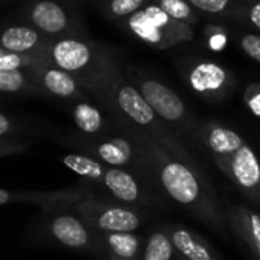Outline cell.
Masks as SVG:
<instances>
[{
	"instance_id": "1",
	"label": "cell",
	"mask_w": 260,
	"mask_h": 260,
	"mask_svg": "<svg viewBox=\"0 0 260 260\" xmlns=\"http://www.w3.org/2000/svg\"><path fill=\"white\" fill-rule=\"evenodd\" d=\"M83 87L98 98L103 107L115 118L119 128L141 130L178 159L198 166L179 138L156 116L140 90L128 81L113 51H110L103 66Z\"/></svg>"
},
{
	"instance_id": "2",
	"label": "cell",
	"mask_w": 260,
	"mask_h": 260,
	"mask_svg": "<svg viewBox=\"0 0 260 260\" xmlns=\"http://www.w3.org/2000/svg\"><path fill=\"white\" fill-rule=\"evenodd\" d=\"M134 130L143 143L155 184L161 187L170 201L188 211L193 217L216 233L226 236L230 228L225 210L205 176L199 172V167L178 159L152 137L141 130Z\"/></svg>"
},
{
	"instance_id": "3",
	"label": "cell",
	"mask_w": 260,
	"mask_h": 260,
	"mask_svg": "<svg viewBox=\"0 0 260 260\" xmlns=\"http://www.w3.org/2000/svg\"><path fill=\"white\" fill-rule=\"evenodd\" d=\"M61 161L78 176L86 178L87 181L101 187L110 196V199L116 202L138 208H149L162 204V201L144 185L141 178L128 170L103 164L101 161L80 153L66 155Z\"/></svg>"
},
{
	"instance_id": "4",
	"label": "cell",
	"mask_w": 260,
	"mask_h": 260,
	"mask_svg": "<svg viewBox=\"0 0 260 260\" xmlns=\"http://www.w3.org/2000/svg\"><path fill=\"white\" fill-rule=\"evenodd\" d=\"M124 72L128 81L140 90V93L156 113V116L175 135L188 134L196 135L198 138L199 125L194 122L193 115L184 100L172 87L135 66L124 68Z\"/></svg>"
},
{
	"instance_id": "5",
	"label": "cell",
	"mask_w": 260,
	"mask_h": 260,
	"mask_svg": "<svg viewBox=\"0 0 260 260\" xmlns=\"http://www.w3.org/2000/svg\"><path fill=\"white\" fill-rule=\"evenodd\" d=\"M118 26L138 42L161 51L191 42L194 37L193 26L170 17L153 4H147L134 16L119 22Z\"/></svg>"
},
{
	"instance_id": "6",
	"label": "cell",
	"mask_w": 260,
	"mask_h": 260,
	"mask_svg": "<svg viewBox=\"0 0 260 260\" xmlns=\"http://www.w3.org/2000/svg\"><path fill=\"white\" fill-rule=\"evenodd\" d=\"M110 51L89 37H69L52 40L46 58L54 66L74 75L84 86L103 66Z\"/></svg>"
},
{
	"instance_id": "7",
	"label": "cell",
	"mask_w": 260,
	"mask_h": 260,
	"mask_svg": "<svg viewBox=\"0 0 260 260\" xmlns=\"http://www.w3.org/2000/svg\"><path fill=\"white\" fill-rule=\"evenodd\" d=\"M22 16L23 23L36 28L51 40L87 37L75 7L61 0H25Z\"/></svg>"
},
{
	"instance_id": "8",
	"label": "cell",
	"mask_w": 260,
	"mask_h": 260,
	"mask_svg": "<svg viewBox=\"0 0 260 260\" xmlns=\"http://www.w3.org/2000/svg\"><path fill=\"white\" fill-rule=\"evenodd\" d=\"M178 68L190 90L207 103H225L236 89L234 74L217 61L190 58L179 63Z\"/></svg>"
},
{
	"instance_id": "9",
	"label": "cell",
	"mask_w": 260,
	"mask_h": 260,
	"mask_svg": "<svg viewBox=\"0 0 260 260\" xmlns=\"http://www.w3.org/2000/svg\"><path fill=\"white\" fill-rule=\"evenodd\" d=\"M77 211L83 220L100 233L138 231L146 220L143 208L96 196L80 201Z\"/></svg>"
},
{
	"instance_id": "10",
	"label": "cell",
	"mask_w": 260,
	"mask_h": 260,
	"mask_svg": "<svg viewBox=\"0 0 260 260\" xmlns=\"http://www.w3.org/2000/svg\"><path fill=\"white\" fill-rule=\"evenodd\" d=\"M219 170L249 202L260 205V158L248 143L231 155Z\"/></svg>"
},
{
	"instance_id": "11",
	"label": "cell",
	"mask_w": 260,
	"mask_h": 260,
	"mask_svg": "<svg viewBox=\"0 0 260 260\" xmlns=\"http://www.w3.org/2000/svg\"><path fill=\"white\" fill-rule=\"evenodd\" d=\"M54 237L69 248L77 249H96L104 255L101 233L92 228L86 220L72 214L57 216L51 223Z\"/></svg>"
},
{
	"instance_id": "12",
	"label": "cell",
	"mask_w": 260,
	"mask_h": 260,
	"mask_svg": "<svg viewBox=\"0 0 260 260\" xmlns=\"http://www.w3.org/2000/svg\"><path fill=\"white\" fill-rule=\"evenodd\" d=\"M51 42L28 23L0 26V48L13 54L46 58Z\"/></svg>"
},
{
	"instance_id": "13",
	"label": "cell",
	"mask_w": 260,
	"mask_h": 260,
	"mask_svg": "<svg viewBox=\"0 0 260 260\" xmlns=\"http://www.w3.org/2000/svg\"><path fill=\"white\" fill-rule=\"evenodd\" d=\"M198 140L211 153L217 169H220L226 159L234 155L246 141L236 132L219 121H205L199 125Z\"/></svg>"
},
{
	"instance_id": "14",
	"label": "cell",
	"mask_w": 260,
	"mask_h": 260,
	"mask_svg": "<svg viewBox=\"0 0 260 260\" xmlns=\"http://www.w3.org/2000/svg\"><path fill=\"white\" fill-rule=\"evenodd\" d=\"M230 231L260 260V213L246 205H228L225 210Z\"/></svg>"
},
{
	"instance_id": "15",
	"label": "cell",
	"mask_w": 260,
	"mask_h": 260,
	"mask_svg": "<svg viewBox=\"0 0 260 260\" xmlns=\"http://www.w3.org/2000/svg\"><path fill=\"white\" fill-rule=\"evenodd\" d=\"M166 228L172 237L178 260H223L220 254L191 228L179 223H169Z\"/></svg>"
},
{
	"instance_id": "16",
	"label": "cell",
	"mask_w": 260,
	"mask_h": 260,
	"mask_svg": "<svg viewBox=\"0 0 260 260\" xmlns=\"http://www.w3.org/2000/svg\"><path fill=\"white\" fill-rule=\"evenodd\" d=\"M31 71L39 77L43 87L55 96L74 98L80 96L83 92V86L74 75L54 66L51 61H43L39 66L31 68Z\"/></svg>"
},
{
	"instance_id": "17",
	"label": "cell",
	"mask_w": 260,
	"mask_h": 260,
	"mask_svg": "<svg viewBox=\"0 0 260 260\" xmlns=\"http://www.w3.org/2000/svg\"><path fill=\"white\" fill-rule=\"evenodd\" d=\"M106 260H140L144 240L137 231L101 233Z\"/></svg>"
},
{
	"instance_id": "18",
	"label": "cell",
	"mask_w": 260,
	"mask_h": 260,
	"mask_svg": "<svg viewBox=\"0 0 260 260\" xmlns=\"http://www.w3.org/2000/svg\"><path fill=\"white\" fill-rule=\"evenodd\" d=\"M72 116L75 125L86 135H104L110 127L103 110L87 101L75 104Z\"/></svg>"
},
{
	"instance_id": "19",
	"label": "cell",
	"mask_w": 260,
	"mask_h": 260,
	"mask_svg": "<svg viewBox=\"0 0 260 260\" xmlns=\"http://www.w3.org/2000/svg\"><path fill=\"white\" fill-rule=\"evenodd\" d=\"M140 260H178L176 249L166 225L156 226L147 236Z\"/></svg>"
},
{
	"instance_id": "20",
	"label": "cell",
	"mask_w": 260,
	"mask_h": 260,
	"mask_svg": "<svg viewBox=\"0 0 260 260\" xmlns=\"http://www.w3.org/2000/svg\"><path fill=\"white\" fill-rule=\"evenodd\" d=\"M150 0H100V10L106 19L119 23L143 10Z\"/></svg>"
},
{
	"instance_id": "21",
	"label": "cell",
	"mask_w": 260,
	"mask_h": 260,
	"mask_svg": "<svg viewBox=\"0 0 260 260\" xmlns=\"http://www.w3.org/2000/svg\"><path fill=\"white\" fill-rule=\"evenodd\" d=\"M150 4L161 8L164 13H167L170 17L188 23L190 26H194L199 23L201 16L199 11H196L188 0H150Z\"/></svg>"
},
{
	"instance_id": "22",
	"label": "cell",
	"mask_w": 260,
	"mask_h": 260,
	"mask_svg": "<svg viewBox=\"0 0 260 260\" xmlns=\"http://www.w3.org/2000/svg\"><path fill=\"white\" fill-rule=\"evenodd\" d=\"M188 2L196 11L230 19L243 0H188Z\"/></svg>"
},
{
	"instance_id": "23",
	"label": "cell",
	"mask_w": 260,
	"mask_h": 260,
	"mask_svg": "<svg viewBox=\"0 0 260 260\" xmlns=\"http://www.w3.org/2000/svg\"><path fill=\"white\" fill-rule=\"evenodd\" d=\"M230 19L260 31V0H243Z\"/></svg>"
},
{
	"instance_id": "24",
	"label": "cell",
	"mask_w": 260,
	"mask_h": 260,
	"mask_svg": "<svg viewBox=\"0 0 260 260\" xmlns=\"http://www.w3.org/2000/svg\"><path fill=\"white\" fill-rule=\"evenodd\" d=\"M48 61V58H39V57H29V55H19L8 52L0 48V69L5 71H22V69H31L39 66L40 63Z\"/></svg>"
},
{
	"instance_id": "25",
	"label": "cell",
	"mask_w": 260,
	"mask_h": 260,
	"mask_svg": "<svg viewBox=\"0 0 260 260\" xmlns=\"http://www.w3.org/2000/svg\"><path fill=\"white\" fill-rule=\"evenodd\" d=\"M26 86L23 71L0 69V92H19Z\"/></svg>"
},
{
	"instance_id": "26",
	"label": "cell",
	"mask_w": 260,
	"mask_h": 260,
	"mask_svg": "<svg viewBox=\"0 0 260 260\" xmlns=\"http://www.w3.org/2000/svg\"><path fill=\"white\" fill-rule=\"evenodd\" d=\"M240 49L254 61L260 63V36L252 32H245L239 37Z\"/></svg>"
},
{
	"instance_id": "27",
	"label": "cell",
	"mask_w": 260,
	"mask_h": 260,
	"mask_svg": "<svg viewBox=\"0 0 260 260\" xmlns=\"http://www.w3.org/2000/svg\"><path fill=\"white\" fill-rule=\"evenodd\" d=\"M205 39H207V45L211 51H222L225 49L226 43H228V36H226V31L222 29V28H216V26H207L205 31Z\"/></svg>"
},
{
	"instance_id": "28",
	"label": "cell",
	"mask_w": 260,
	"mask_h": 260,
	"mask_svg": "<svg viewBox=\"0 0 260 260\" xmlns=\"http://www.w3.org/2000/svg\"><path fill=\"white\" fill-rule=\"evenodd\" d=\"M243 103L254 116L260 118V83H249L245 87Z\"/></svg>"
},
{
	"instance_id": "29",
	"label": "cell",
	"mask_w": 260,
	"mask_h": 260,
	"mask_svg": "<svg viewBox=\"0 0 260 260\" xmlns=\"http://www.w3.org/2000/svg\"><path fill=\"white\" fill-rule=\"evenodd\" d=\"M10 130V121L5 115L0 113V135H5Z\"/></svg>"
},
{
	"instance_id": "30",
	"label": "cell",
	"mask_w": 260,
	"mask_h": 260,
	"mask_svg": "<svg viewBox=\"0 0 260 260\" xmlns=\"http://www.w3.org/2000/svg\"><path fill=\"white\" fill-rule=\"evenodd\" d=\"M10 201V193L4 191V190H0V205L2 204H7Z\"/></svg>"
},
{
	"instance_id": "31",
	"label": "cell",
	"mask_w": 260,
	"mask_h": 260,
	"mask_svg": "<svg viewBox=\"0 0 260 260\" xmlns=\"http://www.w3.org/2000/svg\"><path fill=\"white\" fill-rule=\"evenodd\" d=\"M61 2H64L71 7H77V0H61Z\"/></svg>"
},
{
	"instance_id": "32",
	"label": "cell",
	"mask_w": 260,
	"mask_h": 260,
	"mask_svg": "<svg viewBox=\"0 0 260 260\" xmlns=\"http://www.w3.org/2000/svg\"><path fill=\"white\" fill-rule=\"evenodd\" d=\"M4 2H10V0H0V4H4Z\"/></svg>"
},
{
	"instance_id": "33",
	"label": "cell",
	"mask_w": 260,
	"mask_h": 260,
	"mask_svg": "<svg viewBox=\"0 0 260 260\" xmlns=\"http://www.w3.org/2000/svg\"><path fill=\"white\" fill-rule=\"evenodd\" d=\"M81 2H92V0H81Z\"/></svg>"
}]
</instances>
